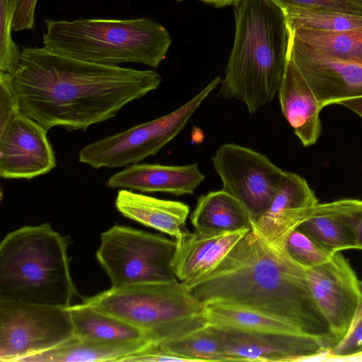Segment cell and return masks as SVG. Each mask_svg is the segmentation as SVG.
<instances>
[{
	"mask_svg": "<svg viewBox=\"0 0 362 362\" xmlns=\"http://www.w3.org/2000/svg\"><path fill=\"white\" fill-rule=\"evenodd\" d=\"M362 216V200L344 199L317 204L299 227L332 253L356 249L355 229Z\"/></svg>",
	"mask_w": 362,
	"mask_h": 362,
	"instance_id": "19",
	"label": "cell"
},
{
	"mask_svg": "<svg viewBox=\"0 0 362 362\" xmlns=\"http://www.w3.org/2000/svg\"><path fill=\"white\" fill-rule=\"evenodd\" d=\"M224 332L228 361H320L332 347L329 341L305 334Z\"/></svg>",
	"mask_w": 362,
	"mask_h": 362,
	"instance_id": "14",
	"label": "cell"
},
{
	"mask_svg": "<svg viewBox=\"0 0 362 362\" xmlns=\"http://www.w3.org/2000/svg\"><path fill=\"white\" fill-rule=\"evenodd\" d=\"M9 75L20 112L47 131L57 126L85 131L161 82L153 70L95 64L44 47H25Z\"/></svg>",
	"mask_w": 362,
	"mask_h": 362,
	"instance_id": "1",
	"label": "cell"
},
{
	"mask_svg": "<svg viewBox=\"0 0 362 362\" xmlns=\"http://www.w3.org/2000/svg\"><path fill=\"white\" fill-rule=\"evenodd\" d=\"M204 305L208 325L225 331L305 334L286 320L255 309L220 302Z\"/></svg>",
	"mask_w": 362,
	"mask_h": 362,
	"instance_id": "22",
	"label": "cell"
},
{
	"mask_svg": "<svg viewBox=\"0 0 362 362\" xmlns=\"http://www.w3.org/2000/svg\"><path fill=\"white\" fill-rule=\"evenodd\" d=\"M115 206L124 216L175 240L187 230L186 221L189 207L182 202L159 199L124 189L118 191Z\"/></svg>",
	"mask_w": 362,
	"mask_h": 362,
	"instance_id": "20",
	"label": "cell"
},
{
	"mask_svg": "<svg viewBox=\"0 0 362 362\" xmlns=\"http://www.w3.org/2000/svg\"><path fill=\"white\" fill-rule=\"evenodd\" d=\"M175 1H183V0H175Z\"/></svg>",
	"mask_w": 362,
	"mask_h": 362,
	"instance_id": "37",
	"label": "cell"
},
{
	"mask_svg": "<svg viewBox=\"0 0 362 362\" xmlns=\"http://www.w3.org/2000/svg\"><path fill=\"white\" fill-rule=\"evenodd\" d=\"M37 2V0H21L13 19V31L35 28V11Z\"/></svg>",
	"mask_w": 362,
	"mask_h": 362,
	"instance_id": "33",
	"label": "cell"
},
{
	"mask_svg": "<svg viewBox=\"0 0 362 362\" xmlns=\"http://www.w3.org/2000/svg\"><path fill=\"white\" fill-rule=\"evenodd\" d=\"M175 240L163 235L115 225L100 235L96 252L112 287L177 279L172 261Z\"/></svg>",
	"mask_w": 362,
	"mask_h": 362,
	"instance_id": "7",
	"label": "cell"
},
{
	"mask_svg": "<svg viewBox=\"0 0 362 362\" xmlns=\"http://www.w3.org/2000/svg\"><path fill=\"white\" fill-rule=\"evenodd\" d=\"M283 12L289 28L340 31L362 26V16L325 8H294Z\"/></svg>",
	"mask_w": 362,
	"mask_h": 362,
	"instance_id": "27",
	"label": "cell"
},
{
	"mask_svg": "<svg viewBox=\"0 0 362 362\" xmlns=\"http://www.w3.org/2000/svg\"><path fill=\"white\" fill-rule=\"evenodd\" d=\"M184 284L202 304L220 302L255 309L336 344L313 298L305 269L286 251H271L252 229L210 272Z\"/></svg>",
	"mask_w": 362,
	"mask_h": 362,
	"instance_id": "2",
	"label": "cell"
},
{
	"mask_svg": "<svg viewBox=\"0 0 362 362\" xmlns=\"http://www.w3.org/2000/svg\"><path fill=\"white\" fill-rule=\"evenodd\" d=\"M83 303L141 329L150 344L180 338L208 325L204 304L177 279L112 287Z\"/></svg>",
	"mask_w": 362,
	"mask_h": 362,
	"instance_id": "6",
	"label": "cell"
},
{
	"mask_svg": "<svg viewBox=\"0 0 362 362\" xmlns=\"http://www.w3.org/2000/svg\"><path fill=\"white\" fill-rule=\"evenodd\" d=\"M74 336L69 307L0 301L1 362H25Z\"/></svg>",
	"mask_w": 362,
	"mask_h": 362,
	"instance_id": "9",
	"label": "cell"
},
{
	"mask_svg": "<svg viewBox=\"0 0 362 362\" xmlns=\"http://www.w3.org/2000/svg\"><path fill=\"white\" fill-rule=\"evenodd\" d=\"M220 83L217 76L173 112L88 144L80 151L79 161L95 169L120 168L154 156L178 135Z\"/></svg>",
	"mask_w": 362,
	"mask_h": 362,
	"instance_id": "8",
	"label": "cell"
},
{
	"mask_svg": "<svg viewBox=\"0 0 362 362\" xmlns=\"http://www.w3.org/2000/svg\"><path fill=\"white\" fill-rule=\"evenodd\" d=\"M204 179L197 163L168 165L137 163L110 176L106 184L111 188L182 196L193 194Z\"/></svg>",
	"mask_w": 362,
	"mask_h": 362,
	"instance_id": "17",
	"label": "cell"
},
{
	"mask_svg": "<svg viewBox=\"0 0 362 362\" xmlns=\"http://www.w3.org/2000/svg\"><path fill=\"white\" fill-rule=\"evenodd\" d=\"M47 130L21 112L0 129V176L26 179L49 173L56 166Z\"/></svg>",
	"mask_w": 362,
	"mask_h": 362,
	"instance_id": "12",
	"label": "cell"
},
{
	"mask_svg": "<svg viewBox=\"0 0 362 362\" xmlns=\"http://www.w3.org/2000/svg\"><path fill=\"white\" fill-rule=\"evenodd\" d=\"M204 233L187 230L175 239L172 267L182 283L195 281L214 269L250 230Z\"/></svg>",
	"mask_w": 362,
	"mask_h": 362,
	"instance_id": "16",
	"label": "cell"
},
{
	"mask_svg": "<svg viewBox=\"0 0 362 362\" xmlns=\"http://www.w3.org/2000/svg\"><path fill=\"white\" fill-rule=\"evenodd\" d=\"M283 11L294 8H325L362 16V0H272Z\"/></svg>",
	"mask_w": 362,
	"mask_h": 362,
	"instance_id": "31",
	"label": "cell"
},
{
	"mask_svg": "<svg viewBox=\"0 0 362 362\" xmlns=\"http://www.w3.org/2000/svg\"><path fill=\"white\" fill-rule=\"evenodd\" d=\"M212 164L222 189L243 205L252 223L267 210L286 173L264 154L233 143L218 148Z\"/></svg>",
	"mask_w": 362,
	"mask_h": 362,
	"instance_id": "10",
	"label": "cell"
},
{
	"mask_svg": "<svg viewBox=\"0 0 362 362\" xmlns=\"http://www.w3.org/2000/svg\"><path fill=\"white\" fill-rule=\"evenodd\" d=\"M74 335L80 339L103 343L150 341L143 331L110 314L85 303L70 305Z\"/></svg>",
	"mask_w": 362,
	"mask_h": 362,
	"instance_id": "23",
	"label": "cell"
},
{
	"mask_svg": "<svg viewBox=\"0 0 362 362\" xmlns=\"http://www.w3.org/2000/svg\"><path fill=\"white\" fill-rule=\"evenodd\" d=\"M286 248L288 255L304 269L320 266L334 254L298 228L289 236Z\"/></svg>",
	"mask_w": 362,
	"mask_h": 362,
	"instance_id": "28",
	"label": "cell"
},
{
	"mask_svg": "<svg viewBox=\"0 0 362 362\" xmlns=\"http://www.w3.org/2000/svg\"><path fill=\"white\" fill-rule=\"evenodd\" d=\"M147 341L103 343L80 339L75 335L60 345L28 358L25 362L124 361L144 349Z\"/></svg>",
	"mask_w": 362,
	"mask_h": 362,
	"instance_id": "24",
	"label": "cell"
},
{
	"mask_svg": "<svg viewBox=\"0 0 362 362\" xmlns=\"http://www.w3.org/2000/svg\"><path fill=\"white\" fill-rule=\"evenodd\" d=\"M215 7L220 8L234 4L238 0H201Z\"/></svg>",
	"mask_w": 362,
	"mask_h": 362,
	"instance_id": "36",
	"label": "cell"
},
{
	"mask_svg": "<svg viewBox=\"0 0 362 362\" xmlns=\"http://www.w3.org/2000/svg\"><path fill=\"white\" fill-rule=\"evenodd\" d=\"M44 47L95 64L139 63L158 67L172 43L167 29L148 18L45 20Z\"/></svg>",
	"mask_w": 362,
	"mask_h": 362,
	"instance_id": "5",
	"label": "cell"
},
{
	"mask_svg": "<svg viewBox=\"0 0 362 362\" xmlns=\"http://www.w3.org/2000/svg\"><path fill=\"white\" fill-rule=\"evenodd\" d=\"M356 250H362V216L359 218L355 229Z\"/></svg>",
	"mask_w": 362,
	"mask_h": 362,
	"instance_id": "35",
	"label": "cell"
},
{
	"mask_svg": "<svg viewBox=\"0 0 362 362\" xmlns=\"http://www.w3.org/2000/svg\"><path fill=\"white\" fill-rule=\"evenodd\" d=\"M288 57L310 86L322 109L362 95V63L327 55L291 35Z\"/></svg>",
	"mask_w": 362,
	"mask_h": 362,
	"instance_id": "13",
	"label": "cell"
},
{
	"mask_svg": "<svg viewBox=\"0 0 362 362\" xmlns=\"http://www.w3.org/2000/svg\"><path fill=\"white\" fill-rule=\"evenodd\" d=\"M194 230L222 233L251 228V220L243 205L224 190L201 195L190 216Z\"/></svg>",
	"mask_w": 362,
	"mask_h": 362,
	"instance_id": "21",
	"label": "cell"
},
{
	"mask_svg": "<svg viewBox=\"0 0 362 362\" xmlns=\"http://www.w3.org/2000/svg\"><path fill=\"white\" fill-rule=\"evenodd\" d=\"M278 95L282 113L303 145L315 144L322 130L319 116L322 108L310 86L288 55Z\"/></svg>",
	"mask_w": 362,
	"mask_h": 362,
	"instance_id": "18",
	"label": "cell"
},
{
	"mask_svg": "<svg viewBox=\"0 0 362 362\" xmlns=\"http://www.w3.org/2000/svg\"><path fill=\"white\" fill-rule=\"evenodd\" d=\"M317 204L306 180L286 171L269 208L252 223L251 229L271 251H286L289 236L314 213Z\"/></svg>",
	"mask_w": 362,
	"mask_h": 362,
	"instance_id": "15",
	"label": "cell"
},
{
	"mask_svg": "<svg viewBox=\"0 0 362 362\" xmlns=\"http://www.w3.org/2000/svg\"><path fill=\"white\" fill-rule=\"evenodd\" d=\"M234 16V42L218 95L242 102L252 114L278 94L289 30L284 13L272 0H238Z\"/></svg>",
	"mask_w": 362,
	"mask_h": 362,
	"instance_id": "3",
	"label": "cell"
},
{
	"mask_svg": "<svg viewBox=\"0 0 362 362\" xmlns=\"http://www.w3.org/2000/svg\"><path fill=\"white\" fill-rule=\"evenodd\" d=\"M305 270L313 298L337 344L348 334L360 305V281L341 252Z\"/></svg>",
	"mask_w": 362,
	"mask_h": 362,
	"instance_id": "11",
	"label": "cell"
},
{
	"mask_svg": "<svg viewBox=\"0 0 362 362\" xmlns=\"http://www.w3.org/2000/svg\"><path fill=\"white\" fill-rule=\"evenodd\" d=\"M362 293V281H360ZM362 351V299L351 328L346 337L329 349L320 361H341L344 358Z\"/></svg>",
	"mask_w": 362,
	"mask_h": 362,
	"instance_id": "30",
	"label": "cell"
},
{
	"mask_svg": "<svg viewBox=\"0 0 362 362\" xmlns=\"http://www.w3.org/2000/svg\"><path fill=\"white\" fill-rule=\"evenodd\" d=\"M336 104L347 107L362 117V95L344 99Z\"/></svg>",
	"mask_w": 362,
	"mask_h": 362,
	"instance_id": "34",
	"label": "cell"
},
{
	"mask_svg": "<svg viewBox=\"0 0 362 362\" xmlns=\"http://www.w3.org/2000/svg\"><path fill=\"white\" fill-rule=\"evenodd\" d=\"M21 0H0V73L11 74L21 51L11 37L13 19Z\"/></svg>",
	"mask_w": 362,
	"mask_h": 362,
	"instance_id": "29",
	"label": "cell"
},
{
	"mask_svg": "<svg viewBox=\"0 0 362 362\" xmlns=\"http://www.w3.org/2000/svg\"><path fill=\"white\" fill-rule=\"evenodd\" d=\"M288 28L297 41L327 55L362 63V26L340 31Z\"/></svg>",
	"mask_w": 362,
	"mask_h": 362,
	"instance_id": "26",
	"label": "cell"
},
{
	"mask_svg": "<svg viewBox=\"0 0 362 362\" xmlns=\"http://www.w3.org/2000/svg\"><path fill=\"white\" fill-rule=\"evenodd\" d=\"M225 332L207 325L187 335L147 347L185 357L189 362L228 361L224 354Z\"/></svg>",
	"mask_w": 362,
	"mask_h": 362,
	"instance_id": "25",
	"label": "cell"
},
{
	"mask_svg": "<svg viewBox=\"0 0 362 362\" xmlns=\"http://www.w3.org/2000/svg\"><path fill=\"white\" fill-rule=\"evenodd\" d=\"M20 112L9 74L0 73V129Z\"/></svg>",
	"mask_w": 362,
	"mask_h": 362,
	"instance_id": "32",
	"label": "cell"
},
{
	"mask_svg": "<svg viewBox=\"0 0 362 362\" xmlns=\"http://www.w3.org/2000/svg\"><path fill=\"white\" fill-rule=\"evenodd\" d=\"M68 242L49 223L25 226L0 245V301L69 307L76 295Z\"/></svg>",
	"mask_w": 362,
	"mask_h": 362,
	"instance_id": "4",
	"label": "cell"
}]
</instances>
